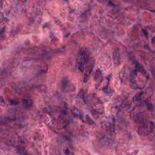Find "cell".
<instances>
[{
  "instance_id": "1",
  "label": "cell",
  "mask_w": 155,
  "mask_h": 155,
  "mask_svg": "<svg viewBox=\"0 0 155 155\" xmlns=\"http://www.w3.org/2000/svg\"><path fill=\"white\" fill-rule=\"evenodd\" d=\"M148 80V74L139 65L136 66L130 77V86L134 89H142Z\"/></svg>"
},
{
  "instance_id": "2",
  "label": "cell",
  "mask_w": 155,
  "mask_h": 155,
  "mask_svg": "<svg viewBox=\"0 0 155 155\" xmlns=\"http://www.w3.org/2000/svg\"><path fill=\"white\" fill-rule=\"evenodd\" d=\"M154 125L151 121H144L141 123L138 129V133L141 136H147L153 132Z\"/></svg>"
},
{
  "instance_id": "3",
  "label": "cell",
  "mask_w": 155,
  "mask_h": 155,
  "mask_svg": "<svg viewBox=\"0 0 155 155\" xmlns=\"http://www.w3.org/2000/svg\"><path fill=\"white\" fill-rule=\"evenodd\" d=\"M88 61V56L87 52L85 49H83L80 50L78 56V67L81 71H83L84 69V66L86 62Z\"/></svg>"
},
{
  "instance_id": "4",
  "label": "cell",
  "mask_w": 155,
  "mask_h": 155,
  "mask_svg": "<svg viewBox=\"0 0 155 155\" xmlns=\"http://www.w3.org/2000/svg\"><path fill=\"white\" fill-rule=\"evenodd\" d=\"M113 58L114 61V63L115 66H119L120 64L121 61V57H120V50L118 49H115L113 53Z\"/></svg>"
},
{
  "instance_id": "5",
  "label": "cell",
  "mask_w": 155,
  "mask_h": 155,
  "mask_svg": "<svg viewBox=\"0 0 155 155\" xmlns=\"http://www.w3.org/2000/svg\"><path fill=\"white\" fill-rule=\"evenodd\" d=\"M71 113L74 115L75 117H78L79 119L83 121V113L81 112V111L79 110V109L75 107H73L71 109Z\"/></svg>"
},
{
  "instance_id": "6",
  "label": "cell",
  "mask_w": 155,
  "mask_h": 155,
  "mask_svg": "<svg viewBox=\"0 0 155 155\" xmlns=\"http://www.w3.org/2000/svg\"><path fill=\"white\" fill-rule=\"evenodd\" d=\"M93 64H90V66L88 67V69H87V70L86 71L85 74H84V83H86V82L88 80L91 74H92V71L93 69Z\"/></svg>"
},
{
  "instance_id": "7",
  "label": "cell",
  "mask_w": 155,
  "mask_h": 155,
  "mask_svg": "<svg viewBox=\"0 0 155 155\" xmlns=\"http://www.w3.org/2000/svg\"><path fill=\"white\" fill-rule=\"evenodd\" d=\"M17 151L20 155H29L28 153H27L26 151H24V150L23 149H21V148L18 149L17 150Z\"/></svg>"
},
{
  "instance_id": "8",
  "label": "cell",
  "mask_w": 155,
  "mask_h": 155,
  "mask_svg": "<svg viewBox=\"0 0 155 155\" xmlns=\"http://www.w3.org/2000/svg\"><path fill=\"white\" fill-rule=\"evenodd\" d=\"M86 121H87L88 124H89V125L94 124V121L92 119H91L90 117L88 115H86Z\"/></svg>"
},
{
  "instance_id": "9",
  "label": "cell",
  "mask_w": 155,
  "mask_h": 155,
  "mask_svg": "<svg viewBox=\"0 0 155 155\" xmlns=\"http://www.w3.org/2000/svg\"><path fill=\"white\" fill-rule=\"evenodd\" d=\"M152 43H155V36L152 39Z\"/></svg>"
}]
</instances>
